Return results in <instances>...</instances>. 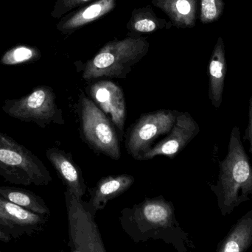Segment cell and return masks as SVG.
<instances>
[{
    "instance_id": "d6986e66",
    "label": "cell",
    "mask_w": 252,
    "mask_h": 252,
    "mask_svg": "<svg viewBox=\"0 0 252 252\" xmlns=\"http://www.w3.org/2000/svg\"><path fill=\"white\" fill-rule=\"evenodd\" d=\"M169 23L165 19L158 18L151 5H147L132 11L126 28L133 35H136V34L151 33L164 28L169 29L171 27L168 25Z\"/></svg>"
},
{
    "instance_id": "cb8c5ba5",
    "label": "cell",
    "mask_w": 252,
    "mask_h": 252,
    "mask_svg": "<svg viewBox=\"0 0 252 252\" xmlns=\"http://www.w3.org/2000/svg\"><path fill=\"white\" fill-rule=\"evenodd\" d=\"M11 240V237L9 236L7 233H5V232L0 228V242L8 243L10 242Z\"/></svg>"
},
{
    "instance_id": "9c48e42d",
    "label": "cell",
    "mask_w": 252,
    "mask_h": 252,
    "mask_svg": "<svg viewBox=\"0 0 252 252\" xmlns=\"http://www.w3.org/2000/svg\"><path fill=\"white\" fill-rule=\"evenodd\" d=\"M47 216L35 214L0 196V228L12 239L32 236L41 232Z\"/></svg>"
},
{
    "instance_id": "30bf717a",
    "label": "cell",
    "mask_w": 252,
    "mask_h": 252,
    "mask_svg": "<svg viewBox=\"0 0 252 252\" xmlns=\"http://www.w3.org/2000/svg\"><path fill=\"white\" fill-rule=\"evenodd\" d=\"M199 132V126L188 112H179L168 136L151 147L141 160L151 159L157 156L175 158Z\"/></svg>"
},
{
    "instance_id": "7402d4cb",
    "label": "cell",
    "mask_w": 252,
    "mask_h": 252,
    "mask_svg": "<svg viewBox=\"0 0 252 252\" xmlns=\"http://www.w3.org/2000/svg\"><path fill=\"white\" fill-rule=\"evenodd\" d=\"M94 1L96 0H57L53 7L51 16L53 18L59 19L73 9Z\"/></svg>"
},
{
    "instance_id": "e0dca14e",
    "label": "cell",
    "mask_w": 252,
    "mask_h": 252,
    "mask_svg": "<svg viewBox=\"0 0 252 252\" xmlns=\"http://www.w3.org/2000/svg\"><path fill=\"white\" fill-rule=\"evenodd\" d=\"M0 196L35 214L48 217L50 210L44 200L32 191L15 187L0 186Z\"/></svg>"
},
{
    "instance_id": "ba28073f",
    "label": "cell",
    "mask_w": 252,
    "mask_h": 252,
    "mask_svg": "<svg viewBox=\"0 0 252 252\" xmlns=\"http://www.w3.org/2000/svg\"><path fill=\"white\" fill-rule=\"evenodd\" d=\"M178 115L176 111L167 109L142 115L128 130L126 142L128 154L135 159L141 160L157 138L170 133Z\"/></svg>"
},
{
    "instance_id": "484cf974",
    "label": "cell",
    "mask_w": 252,
    "mask_h": 252,
    "mask_svg": "<svg viewBox=\"0 0 252 252\" xmlns=\"http://www.w3.org/2000/svg\"></svg>"
},
{
    "instance_id": "5bb4252c",
    "label": "cell",
    "mask_w": 252,
    "mask_h": 252,
    "mask_svg": "<svg viewBox=\"0 0 252 252\" xmlns=\"http://www.w3.org/2000/svg\"><path fill=\"white\" fill-rule=\"evenodd\" d=\"M134 183V178L128 174H119L102 178L93 189H90L88 204L93 213L105 208L111 200L122 195Z\"/></svg>"
},
{
    "instance_id": "44dd1931",
    "label": "cell",
    "mask_w": 252,
    "mask_h": 252,
    "mask_svg": "<svg viewBox=\"0 0 252 252\" xmlns=\"http://www.w3.org/2000/svg\"><path fill=\"white\" fill-rule=\"evenodd\" d=\"M224 8L223 0H200V21L203 24L216 22L221 17Z\"/></svg>"
},
{
    "instance_id": "4fadbf2b",
    "label": "cell",
    "mask_w": 252,
    "mask_h": 252,
    "mask_svg": "<svg viewBox=\"0 0 252 252\" xmlns=\"http://www.w3.org/2000/svg\"><path fill=\"white\" fill-rule=\"evenodd\" d=\"M116 5L117 0H96L62 18L56 28L64 35H72L83 27L111 13Z\"/></svg>"
},
{
    "instance_id": "52a82bcc",
    "label": "cell",
    "mask_w": 252,
    "mask_h": 252,
    "mask_svg": "<svg viewBox=\"0 0 252 252\" xmlns=\"http://www.w3.org/2000/svg\"><path fill=\"white\" fill-rule=\"evenodd\" d=\"M80 117L83 134L87 143L112 159H119L121 148L115 127L106 114L83 94L80 98Z\"/></svg>"
},
{
    "instance_id": "9a60e30c",
    "label": "cell",
    "mask_w": 252,
    "mask_h": 252,
    "mask_svg": "<svg viewBox=\"0 0 252 252\" xmlns=\"http://www.w3.org/2000/svg\"><path fill=\"white\" fill-rule=\"evenodd\" d=\"M227 63L224 41L221 36L218 38L209 63V98L212 105L219 109L223 102Z\"/></svg>"
},
{
    "instance_id": "7c38bea8",
    "label": "cell",
    "mask_w": 252,
    "mask_h": 252,
    "mask_svg": "<svg viewBox=\"0 0 252 252\" xmlns=\"http://www.w3.org/2000/svg\"><path fill=\"white\" fill-rule=\"evenodd\" d=\"M46 157L51 163L66 189L78 199H82L87 190L81 168L74 162L72 156L57 148H49Z\"/></svg>"
},
{
    "instance_id": "ffe728a7",
    "label": "cell",
    "mask_w": 252,
    "mask_h": 252,
    "mask_svg": "<svg viewBox=\"0 0 252 252\" xmlns=\"http://www.w3.org/2000/svg\"><path fill=\"white\" fill-rule=\"evenodd\" d=\"M41 57L38 49L31 46H16L6 52L0 59V63L6 66L32 63Z\"/></svg>"
},
{
    "instance_id": "7a4b0ae2",
    "label": "cell",
    "mask_w": 252,
    "mask_h": 252,
    "mask_svg": "<svg viewBox=\"0 0 252 252\" xmlns=\"http://www.w3.org/2000/svg\"><path fill=\"white\" fill-rule=\"evenodd\" d=\"M211 189L218 198L222 214L252 198V165L241 141L238 126L232 128L226 157L219 163L217 184Z\"/></svg>"
},
{
    "instance_id": "8992f818",
    "label": "cell",
    "mask_w": 252,
    "mask_h": 252,
    "mask_svg": "<svg viewBox=\"0 0 252 252\" xmlns=\"http://www.w3.org/2000/svg\"><path fill=\"white\" fill-rule=\"evenodd\" d=\"M64 196L67 213L68 246L82 252H106L95 222V215L88 202L78 199L67 189Z\"/></svg>"
},
{
    "instance_id": "d4e9b609",
    "label": "cell",
    "mask_w": 252,
    "mask_h": 252,
    "mask_svg": "<svg viewBox=\"0 0 252 252\" xmlns=\"http://www.w3.org/2000/svg\"><path fill=\"white\" fill-rule=\"evenodd\" d=\"M60 252H65L64 251H61ZM70 252H82L80 251V250H76V249H71Z\"/></svg>"
},
{
    "instance_id": "277c9868",
    "label": "cell",
    "mask_w": 252,
    "mask_h": 252,
    "mask_svg": "<svg viewBox=\"0 0 252 252\" xmlns=\"http://www.w3.org/2000/svg\"><path fill=\"white\" fill-rule=\"evenodd\" d=\"M0 176L15 185L47 186L53 181L43 161L32 151L0 131Z\"/></svg>"
},
{
    "instance_id": "ac0fdd59",
    "label": "cell",
    "mask_w": 252,
    "mask_h": 252,
    "mask_svg": "<svg viewBox=\"0 0 252 252\" xmlns=\"http://www.w3.org/2000/svg\"><path fill=\"white\" fill-rule=\"evenodd\" d=\"M252 244V210L241 218L217 252H245Z\"/></svg>"
},
{
    "instance_id": "2e32d148",
    "label": "cell",
    "mask_w": 252,
    "mask_h": 252,
    "mask_svg": "<svg viewBox=\"0 0 252 252\" xmlns=\"http://www.w3.org/2000/svg\"><path fill=\"white\" fill-rule=\"evenodd\" d=\"M161 9L173 26L180 29L192 28L196 25L198 0H152Z\"/></svg>"
},
{
    "instance_id": "603a6c76",
    "label": "cell",
    "mask_w": 252,
    "mask_h": 252,
    "mask_svg": "<svg viewBox=\"0 0 252 252\" xmlns=\"http://www.w3.org/2000/svg\"><path fill=\"white\" fill-rule=\"evenodd\" d=\"M244 140H248L250 144V152L252 157V95L250 99L249 103V121L247 129H246L245 135L244 136Z\"/></svg>"
},
{
    "instance_id": "3957f363",
    "label": "cell",
    "mask_w": 252,
    "mask_h": 252,
    "mask_svg": "<svg viewBox=\"0 0 252 252\" xmlns=\"http://www.w3.org/2000/svg\"><path fill=\"white\" fill-rule=\"evenodd\" d=\"M149 48L147 38L138 35L109 41L86 63L83 78L86 81L101 78L126 79Z\"/></svg>"
},
{
    "instance_id": "6da1fadb",
    "label": "cell",
    "mask_w": 252,
    "mask_h": 252,
    "mask_svg": "<svg viewBox=\"0 0 252 252\" xmlns=\"http://www.w3.org/2000/svg\"><path fill=\"white\" fill-rule=\"evenodd\" d=\"M120 222L124 232L136 243L161 240L179 252H186L188 234L176 220L175 208L164 197L146 198L121 211Z\"/></svg>"
},
{
    "instance_id": "5b68a950",
    "label": "cell",
    "mask_w": 252,
    "mask_h": 252,
    "mask_svg": "<svg viewBox=\"0 0 252 252\" xmlns=\"http://www.w3.org/2000/svg\"><path fill=\"white\" fill-rule=\"evenodd\" d=\"M56 98L51 87L38 85L20 98L6 100L1 109L11 118L33 123L44 128L51 124H63L62 112L56 104Z\"/></svg>"
},
{
    "instance_id": "8fae6325",
    "label": "cell",
    "mask_w": 252,
    "mask_h": 252,
    "mask_svg": "<svg viewBox=\"0 0 252 252\" xmlns=\"http://www.w3.org/2000/svg\"><path fill=\"white\" fill-rule=\"evenodd\" d=\"M92 98L110 116L112 122L124 132L126 118L125 97L122 89L110 81H100L90 89Z\"/></svg>"
}]
</instances>
